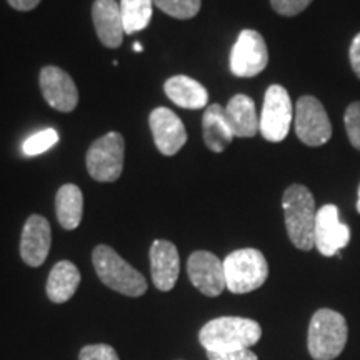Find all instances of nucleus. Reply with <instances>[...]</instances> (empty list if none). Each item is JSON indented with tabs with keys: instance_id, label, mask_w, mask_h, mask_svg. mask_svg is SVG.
<instances>
[{
	"instance_id": "nucleus-28",
	"label": "nucleus",
	"mask_w": 360,
	"mask_h": 360,
	"mask_svg": "<svg viewBox=\"0 0 360 360\" xmlns=\"http://www.w3.org/2000/svg\"><path fill=\"white\" fill-rule=\"evenodd\" d=\"M209 360H259L250 349L232 350V352H207Z\"/></svg>"
},
{
	"instance_id": "nucleus-17",
	"label": "nucleus",
	"mask_w": 360,
	"mask_h": 360,
	"mask_svg": "<svg viewBox=\"0 0 360 360\" xmlns=\"http://www.w3.org/2000/svg\"><path fill=\"white\" fill-rule=\"evenodd\" d=\"M225 120L231 127L233 137H255L260 129V117L255 109V102L249 96L237 94L225 107Z\"/></svg>"
},
{
	"instance_id": "nucleus-8",
	"label": "nucleus",
	"mask_w": 360,
	"mask_h": 360,
	"mask_svg": "<svg viewBox=\"0 0 360 360\" xmlns=\"http://www.w3.org/2000/svg\"><path fill=\"white\" fill-rule=\"evenodd\" d=\"M295 134L299 141L309 147H321L330 141L332 124L326 107L312 96L300 97L294 112Z\"/></svg>"
},
{
	"instance_id": "nucleus-32",
	"label": "nucleus",
	"mask_w": 360,
	"mask_h": 360,
	"mask_svg": "<svg viewBox=\"0 0 360 360\" xmlns=\"http://www.w3.org/2000/svg\"><path fill=\"white\" fill-rule=\"evenodd\" d=\"M357 212L360 214V186H359V191H357Z\"/></svg>"
},
{
	"instance_id": "nucleus-20",
	"label": "nucleus",
	"mask_w": 360,
	"mask_h": 360,
	"mask_svg": "<svg viewBox=\"0 0 360 360\" xmlns=\"http://www.w3.org/2000/svg\"><path fill=\"white\" fill-rule=\"evenodd\" d=\"M80 285V272L69 260L53 265L47 278V295L53 304H64L70 300Z\"/></svg>"
},
{
	"instance_id": "nucleus-7",
	"label": "nucleus",
	"mask_w": 360,
	"mask_h": 360,
	"mask_svg": "<svg viewBox=\"0 0 360 360\" xmlns=\"http://www.w3.org/2000/svg\"><path fill=\"white\" fill-rule=\"evenodd\" d=\"M260 117L259 132L267 142L278 143L289 135L294 107L289 92L282 85H270L264 96V107Z\"/></svg>"
},
{
	"instance_id": "nucleus-1",
	"label": "nucleus",
	"mask_w": 360,
	"mask_h": 360,
	"mask_svg": "<svg viewBox=\"0 0 360 360\" xmlns=\"http://www.w3.org/2000/svg\"><path fill=\"white\" fill-rule=\"evenodd\" d=\"M282 209L292 244L299 250H312L315 247L314 233L315 220H317L312 192L302 184H292L282 195Z\"/></svg>"
},
{
	"instance_id": "nucleus-4",
	"label": "nucleus",
	"mask_w": 360,
	"mask_h": 360,
	"mask_svg": "<svg viewBox=\"0 0 360 360\" xmlns=\"http://www.w3.org/2000/svg\"><path fill=\"white\" fill-rule=\"evenodd\" d=\"M97 276L112 290L127 297H141L147 292V281L139 270L120 257L109 245H97L92 252Z\"/></svg>"
},
{
	"instance_id": "nucleus-10",
	"label": "nucleus",
	"mask_w": 360,
	"mask_h": 360,
	"mask_svg": "<svg viewBox=\"0 0 360 360\" xmlns=\"http://www.w3.org/2000/svg\"><path fill=\"white\" fill-rule=\"evenodd\" d=\"M314 242L315 249L321 252L323 257H332V255L340 257V250L349 245L350 229L340 222L337 205L326 204L317 210Z\"/></svg>"
},
{
	"instance_id": "nucleus-15",
	"label": "nucleus",
	"mask_w": 360,
	"mask_h": 360,
	"mask_svg": "<svg viewBox=\"0 0 360 360\" xmlns=\"http://www.w3.org/2000/svg\"><path fill=\"white\" fill-rule=\"evenodd\" d=\"M92 20L101 42L109 49L120 47L124 42V20L120 6L115 0H96L92 6Z\"/></svg>"
},
{
	"instance_id": "nucleus-30",
	"label": "nucleus",
	"mask_w": 360,
	"mask_h": 360,
	"mask_svg": "<svg viewBox=\"0 0 360 360\" xmlns=\"http://www.w3.org/2000/svg\"><path fill=\"white\" fill-rule=\"evenodd\" d=\"M7 2H8V6L13 8V11L30 12V11H34V8L37 7L42 0H7Z\"/></svg>"
},
{
	"instance_id": "nucleus-3",
	"label": "nucleus",
	"mask_w": 360,
	"mask_h": 360,
	"mask_svg": "<svg viewBox=\"0 0 360 360\" xmlns=\"http://www.w3.org/2000/svg\"><path fill=\"white\" fill-rule=\"evenodd\" d=\"M349 339L345 317L332 309H319L309 326L307 347L314 360H334L344 352Z\"/></svg>"
},
{
	"instance_id": "nucleus-12",
	"label": "nucleus",
	"mask_w": 360,
	"mask_h": 360,
	"mask_svg": "<svg viewBox=\"0 0 360 360\" xmlns=\"http://www.w3.org/2000/svg\"><path fill=\"white\" fill-rule=\"evenodd\" d=\"M40 90L45 102L58 112H72L79 105V90L64 69L45 65L39 75Z\"/></svg>"
},
{
	"instance_id": "nucleus-19",
	"label": "nucleus",
	"mask_w": 360,
	"mask_h": 360,
	"mask_svg": "<svg viewBox=\"0 0 360 360\" xmlns=\"http://www.w3.org/2000/svg\"><path fill=\"white\" fill-rule=\"evenodd\" d=\"M202 135H204L205 147L215 154L224 152L236 139L225 120V107L220 103H212L207 107L202 117Z\"/></svg>"
},
{
	"instance_id": "nucleus-9",
	"label": "nucleus",
	"mask_w": 360,
	"mask_h": 360,
	"mask_svg": "<svg viewBox=\"0 0 360 360\" xmlns=\"http://www.w3.org/2000/svg\"><path fill=\"white\" fill-rule=\"evenodd\" d=\"M269 64L267 44L257 30L245 29L238 34L231 52V70L236 77H255Z\"/></svg>"
},
{
	"instance_id": "nucleus-31",
	"label": "nucleus",
	"mask_w": 360,
	"mask_h": 360,
	"mask_svg": "<svg viewBox=\"0 0 360 360\" xmlns=\"http://www.w3.org/2000/svg\"><path fill=\"white\" fill-rule=\"evenodd\" d=\"M134 51H135V52H142V51H143L142 45L139 44V42H135V44H134Z\"/></svg>"
},
{
	"instance_id": "nucleus-25",
	"label": "nucleus",
	"mask_w": 360,
	"mask_h": 360,
	"mask_svg": "<svg viewBox=\"0 0 360 360\" xmlns=\"http://www.w3.org/2000/svg\"><path fill=\"white\" fill-rule=\"evenodd\" d=\"M344 124L345 130H347L349 142L352 143L354 148L360 150V102H352L345 109L344 114Z\"/></svg>"
},
{
	"instance_id": "nucleus-22",
	"label": "nucleus",
	"mask_w": 360,
	"mask_h": 360,
	"mask_svg": "<svg viewBox=\"0 0 360 360\" xmlns=\"http://www.w3.org/2000/svg\"><path fill=\"white\" fill-rule=\"evenodd\" d=\"M125 34L141 32L150 24L154 12V0H120Z\"/></svg>"
},
{
	"instance_id": "nucleus-23",
	"label": "nucleus",
	"mask_w": 360,
	"mask_h": 360,
	"mask_svg": "<svg viewBox=\"0 0 360 360\" xmlns=\"http://www.w3.org/2000/svg\"><path fill=\"white\" fill-rule=\"evenodd\" d=\"M155 7L179 20H188L200 12L202 0H154Z\"/></svg>"
},
{
	"instance_id": "nucleus-13",
	"label": "nucleus",
	"mask_w": 360,
	"mask_h": 360,
	"mask_svg": "<svg viewBox=\"0 0 360 360\" xmlns=\"http://www.w3.org/2000/svg\"><path fill=\"white\" fill-rule=\"evenodd\" d=\"M152 137L162 155L172 157L186 146L187 130L180 117L167 107H157L148 117Z\"/></svg>"
},
{
	"instance_id": "nucleus-11",
	"label": "nucleus",
	"mask_w": 360,
	"mask_h": 360,
	"mask_svg": "<svg viewBox=\"0 0 360 360\" xmlns=\"http://www.w3.org/2000/svg\"><path fill=\"white\" fill-rule=\"evenodd\" d=\"M187 274L192 285L207 297H219L227 289L224 262L212 252H193L187 260Z\"/></svg>"
},
{
	"instance_id": "nucleus-14",
	"label": "nucleus",
	"mask_w": 360,
	"mask_h": 360,
	"mask_svg": "<svg viewBox=\"0 0 360 360\" xmlns=\"http://www.w3.org/2000/svg\"><path fill=\"white\" fill-rule=\"evenodd\" d=\"M51 224L42 215L27 219L20 237V257L29 267H40L51 252Z\"/></svg>"
},
{
	"instance_id": "nucleus-5",
	"label": "nucleus",
	"mask_w": 360,
	"mask_h": 360,
	"mask_svg": "<svg viewBox=\"0 0 360 360\" xmlns=\"http://www.w3.org/2000/svg\"><path fill=\"white\" fill-rule=\"evenodd\" d=\"M224 272L225 285L232 294H249L267 281L269 264L257 249H238L225 257Z\"/></svg>"
},
{
	"instance_id": "nucleus-16",
	"label": "nucleus",
	"mask_w": 360,
	"mask_h": 360,
	"mask_svg": "<svg viewBox=\"0 0 360 360\" xmlns=\"http://www.w3.org/2000/svg\"><path fill=\"white\" fill-rule=\"evenodd\" d=\"M150 270L154 285L162 292L172 290L180 272L179 250L172 242L155 240L150 247Z\"/></svg>"
},
{
	"instance_id": "nucleus-26",
	"label": "nucleus",
	"mask_w": 360,
	"mask_h": 360,
	"mask_svg": "<svg viewBox=\"0 0 360 360\" xmlns=\"http://www.w3.org/2000/svg\"><path fill=\"white\" fill-rule=\"evenodd\" d=\"M312 0H270V6L278 15L294 17L307 8Z\"/></svg>"
},
{
	"instance_id": "nucleus-2",
	"label": "nucleus",
	"mask_w": 360,
	"mask_h": 360,
	"mask_svg": "<svg viewBox=\"0 0 360 360\" xmlns=\"http://www.w3.org/2000/svg\"><path fill=\"white\" fill-rule=\"evenodd\" d=\"M262 337V327L252 319L219 317L200 328L199 340L207 352H232L250 349Z\"/></svg>"
},
{
	"instance_id": "nucleus-21",
	"label": "nucleus",
	"mask_w": 360,
	"mask_h": 360,
	"mask_svg": "<svg viewBox=\"0 0 360 360\" xmlns=\"http://www.w3.org/2000/svg\"><path fill=\"white\" fill-rule=\"evenodd\" d=\"M56 214L58 224L65 231H74L82 222L84 195L82 191L74 184H65L57 191Z\"/></svg>"
},
{
	"instance_id": "nucleus-29",
	"label": "nucleus",
	"mask_w": 360,
	"mask_h": 360,
	"mask_svg": "<svg viewBox=\"0 0 360 360\" xmlns=\"http://www.w3.org/2000/svg\"><path fill=\"white\" fill-rule=\"evenodd\" d=\"M349 60L354 74L360 79V32L355 35L349 49Z\"/></svg>"
},
{
	"instance_id": "nucleus-27",
	"label": "nucleus",
	"mask_w": 360,
	"mask_h": 360,
	"mask_svg": "<svg viewBox=\"0 0 360 360\" xmlns=\"http://www.w3.org/2000/svg\"><path fill=\"white\" fill-rule=\"evenodd\" d=\"M79 360H119V355L110 345L107 344H96V345H85L80 350Z\"/></svg>"
},
{
	"instance_id": "nucleus-24",
	"label": "nucleus",
	"mask_w": 360,
	"mask_h": 360,
	"mask_svg": "<svg viewBox=\"0 0 360 360\" xmlns=\"http://www.w3.org/2000/svg\"><path fill=\"white\" fill-rule=\"evenodd\" d=\"M58 142V132L56 129H44L40 132L30 135L22 146V152L27 157H35L47 152Z\"/></svg>"
},
{
	"instance_id": "nucleus-6",
	"label": "nucleus",
	"mask_w": 360,
	"mask_h": 360,
	"mask_svg": "<svg viewBox=\"0 0 360 360\" xmlns=\"http://www.w3.org/2000/svg\"><path fill=\"white\" fill-rule=\"evenodd\" d=\"M125 141L122 134L109 132L89 147L85 164L89 175L97 182H115L122 175Z\"/></svg>"
},
{
	"instance_id": "nucleus-18",
	"label": "nucleus",
	"mask_w": 360,
	"mask_h": 360,
	"mask_svg": "<svg viewBox=\"0 0 360 360\" xmlns=\"http://www.w3.org/2000/svg\"><path fill=\"white\" fill-rule=\"evenodd\" d=\"M165 96L182 109H204L209 103V92L200 82L187 75H174L164 84Z\"/></svg>"
}]
</instances>
